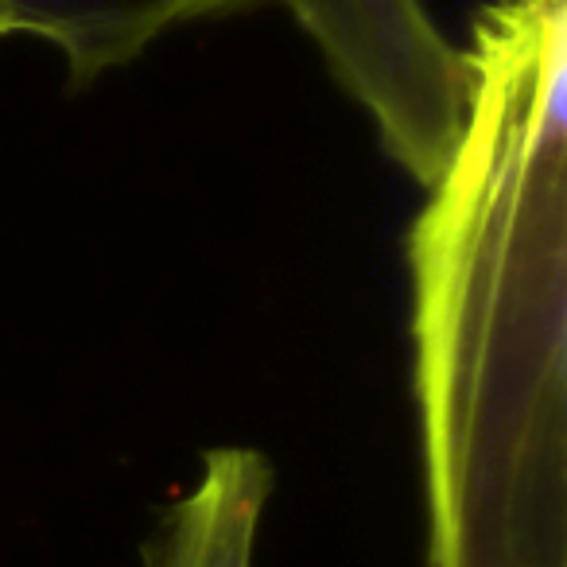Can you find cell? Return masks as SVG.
<instances>
[{"mask_svg":"<svg viewBox=\"0 0 567 567\" xmlns=\"http://www.w3.org/2000/svg\"><path fill=\"white\" fill-rule=\"evenodd\" d=\"M409 229L427 567H567V4L474 20Z\"/></svg>","mask_w":567,"mask_h":567,"instance_id":"cell-1","label":"cell"},{"mask_svg":"<svg viewBox=\"0 0 567 567\" xmlns=\"http://www.w3.org/2000/svg\"><path fill=\"white\" fill-rule=\"evenodd\" d=\"M0 35H9V24H4V17H0Z\"/></svg>","mask_w":567,"mask_h":567,"instance_id":"cell-6","label":"cell"},{"mask_svg":"<svg viewBox=\"0 0 567 567\" xmlns=\"http://www.w3.org/2000/svg\"><path fill=\"white\" fill-rule=\"evenodd\" d=\"M272 463L257 447H214L198 478L159 509L136 567H257Z\"/></svg>","mask_w":567,"mask_h":567,"instance_id":"cell-3","label":"cell"},{"mask_svg":"<svg viewBox=\"0 0 567 567\" xmlns=\"http://www.w3.org/2000/svg\"><path fill=\"white\" fill-rule=\"evenodd\" d=\"M327 71L362 105L389 159L420 187L443 172L466 117L471 66L424 0H280Z\"/></svg>","mask_w":567,"mask_h":567,"instance_id":"cell-2","label":"cell"},{"mask_svg":"<svg viewBox=\"0 0 567 567\" xmlns=\"http://www.w3.org/2000/svg\"><path fill=\"white\" fill-rule=\"evenodd\" d=\"M494 4H525V0H494Z\"/></svg>","mask_w":567,"mask_h":567,"instance_id":"cell-5","label":"cell"},{"mask_svg":"<svg viewBox=\"0 0 567 567\" xmlns=\"http://www.w3.org/2000/svg\"><path fill=\"white\" fill-rule=\"evenodd\" d=\"M249 4L257 0H0V17L9 35L48 43L74 86H86L141 59L175 28Z\"/></svg>","mask_w":567,"mask_h":567,"instance_id":"cell-4","label":"cell"}]
</instances>
